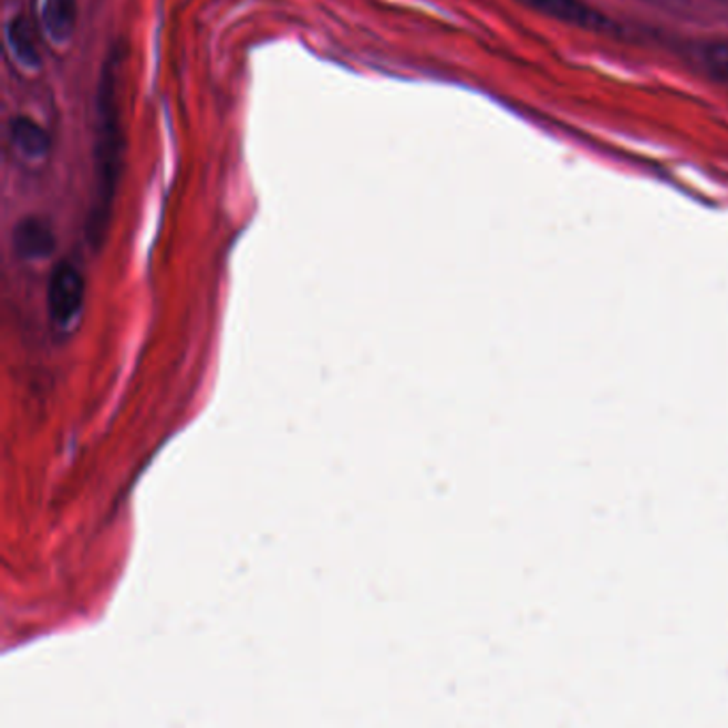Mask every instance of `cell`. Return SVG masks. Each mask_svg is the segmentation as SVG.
I'll return each mask as SVG.
<instances>
[{"instance_id": "obj_1", "label": "cell", "mask_w": 728, "mask_h": 728, "mask_svg": "<svg viewBox=\"0 0 728 728\" xmlns=\"http://www.w3.org/2000/svg\"><path fill=\"white\" fill-rule=\"evenodd\" d=\"M121 114H118V56H110L101 73L96 94V131H94V206L91 214V238L96 242L107 225L112 201L122 171Z\"/></svg>"}, {"instance_id": "obj_2", "label": "cell", "mask_w": 728, "mask_h": 728, "mask_svg": "<svg viewBox=\"0 0 728 728\" xmlns=\"http://www.w3.org/2000/svg\"><path fill=\"white\" fill-rule=\"evenodd\" d=\"M86 302V280L80 268L61 261L48 282V316L59 332H73Z\"/></svg>"}, {"instance_id": "obj_3", "label": "cell", "mask_w": 728, "mask_h": 728, "mask_svg": "<svg viewBox=\"0 0 728 728\" xmlns=\"http://www.w3.org/2000/svg\"><path fill=\"white\" fill-rule=\"evenodd\" d=\"M13 248L24 261H43L56 250V233L45 218H22L13 229Z\"/></svg>"}, {"instance_id": "obj_4", "label": "cell", "mask_w": 728, "mask_h": 728, "mask_svg": "<svg viewBox=\"0 0 728 728\" xmlns=\"http://www.w3.org/2000/svg\"><path fill=\"white\" fill-rule=\"evenodd\" d=\"M77 24V0H45L41 7V27L45 34L64 43L73 37Z\"/></svg>"}, {"instance_id": "obj_5", "label": "cell", "mask_w": 728, "mask_h": 728, "mask_svg": "<svg viewBox=\"0 0 728 728\" xmlns=\"http://www.w3.org/2000/svg\"><path fill=\"white\" fill-rule=\"evenodd\" d=\"M526 2L560 22H569L585 29L605 27V20L596 15L590 7H585L581 0H526Z\"/></svg>"}, {"instance_id": "obj_6", "label": "cell", "mask_w": 728, "mask_h": 728, "mask_svg": "<svg viewBox=\"0 0 728 728\" xmlns=\"http://www.w3.org/2000/svg\"><path fill=\"white\" fill-rule=\"evenodd\" d=\"M9 137L18 153L29 158H41L50 153V135L43 126L32 122L27 116L13 118L9 124Z\"/></svg>"}, {"instance_id": "obj_7", "label": "cell", "mask_w": 728, "mask_h": 728, "mask_svg": "<svg viewBox=\"0 0 728 728\" xmlns=\"http://www.w3.org/2000/svg\"><path fill=\"white\" fill-rule=\"evenodd\" d=\"M7 41L15 54V59L27 64V66H37L39 64V50L32 37V29L24 18L11 20L7 29Z\"/></svg>"}]
</instances>
